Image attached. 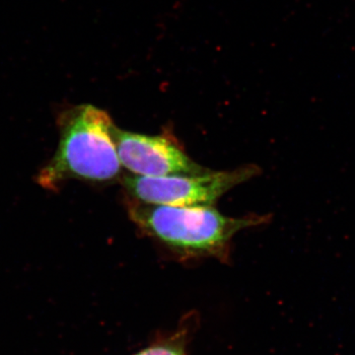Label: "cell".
I'll use <instances>...</instances> for the list:
<instances>
[{"label": "cell", "instance_id": "1", "mask_svg": "<svg viewBox=\"0 0 355 355\" xmlns=\"http://www.w3.org/2000/svg\"><path fill=\"white\" fill-rule=\"evenodd\" d=\"M60 144L36 182L44 190L58 191L64 182L93 184L116 181L121 164L114 139V125L104 110L90 104L65 109L58 116Z\"/></svg>", "mask_w": 355, "mask_h": 355}, {"label": "cell", "instance_id": "2", "mask_svg": "<svg viewBox=\"0 0 355 355\" xmlns=\"http://www.w3.org/2000/svg\"><path fill=\"white\" fill-rule=\"evenodd\" d=\"M128 211L142 232L187 258L225 259L236 233L261 223L260 217L232 218L212 207H168L133 198Z\"/></svg>", "mask_w": 355, "mask_h": 355}, {"label": "cell", "instance_id": "3", "mask_svg": "<svg viewBox=\"0 0 355 355\" xmlns=\"http://www.w3.org/2000/svg\"><path fill=\"white\" fill-rule=\"evenodd\" d=\"M260 173L256 166H243L230 171L166 177L127 175L121 179L133 200L168 207H211L231 189Z\"/></svg>", "mask_w": 355, "mask_h": 355}, {"label": "cell", "instance_id": "4", "mask_svg": "<svg viewBox=\"0 0 355 355\" xmlns=\"http://www.w3.org/2000/svg\"><path fill=\"white\" fill-rule=\"evenodd\" d=\"M114 139L121 167L132 175L166 177L207 171L165 135H140L114 127Z\"/></svg>", "mask_w": 355, "mask_h": 355}, {"label": "cell", "instance_id": "5", "mask_svg": "<svg viewBox=\"0 0 355 355\" xmlns=\"http://www.w3.org/2000/svg\"><path fill=\"white\" fill-rule=\"evenodd\" d=\"M135 355H184V352L180 343H164L146 347Z\"/></svg>", "mask_w": 355, "mask_h": 355}]
</instances>
